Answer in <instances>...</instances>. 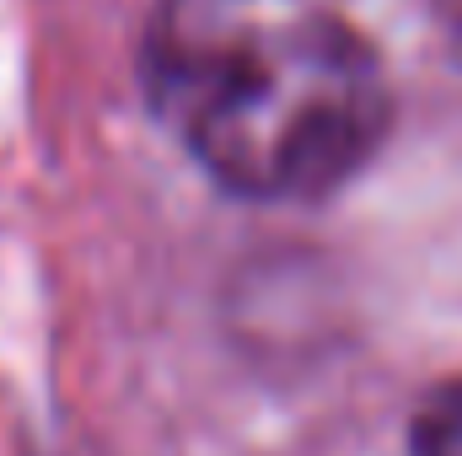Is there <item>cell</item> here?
Wrapping results in <instances>:
<instances>
[{"label": "cell", "instance_id": "cell-1", "mask_svg": "<svg viewBox=\"0 0 462 456\" xmlns=\"http://www.w3.org/2000/svg\"><path fill=\"white\" fill-rule=\"evenodd\" d=\"M140 92L210 183L258 205L328 199L393 129L376 49L323 0H156Z\"/></svg>", "mask_w": 462, "mask_h": 456}, {"label": "cell", "instance_id": "cell-2", "mask_svg": "<svg viewBox=\"0 0 462 456\" xmlns=\"http://www.w3.org/2000/svg\"><path fill=\"white\" fill-rule=\"evenodd\" d=\"M414 456H462V387L441 392L420 424H414Z\"/></svg>", "mask_w": 462, "mask_h": 456}, {"label": "cell", "instance_id": "cell-3", "mask_svg": "<svg viewBox=\"0 0 462 456\" xmlns=\"http://www.w3.org/2000/svg\"><path fill=\"white\" fill-rule=\"evenodd\" d=\"M430 11H436V22H441V38H447L452 59L462 65V0H430Z\"/></svg>", "mask_w": 462, "mask_h": 456}]
</instances>
